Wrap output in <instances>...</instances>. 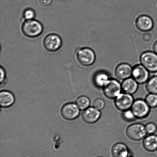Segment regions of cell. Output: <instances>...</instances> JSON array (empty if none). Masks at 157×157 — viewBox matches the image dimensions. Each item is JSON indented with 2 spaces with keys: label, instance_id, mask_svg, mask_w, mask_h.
Segmentation results:
<instances>
[{
  "label": "cell",
  "instance_id": "6da1fadb",
  "mask_svg": "<svg viewBox=\"0 0 157 157\" xmlns=\"http://www.w3.org/2000/svg\"><path fill=\"white\" fill-rule=\"evenodd\" d=\"M44 30L42 24L35 20L25 21L22 26V31L25 36L29 38H35L42 33Z\"/></svg>",
  "mask_w": 157,
  "mask_h": 157
},
{
  "label": "cell",
  "instance_id": "7a4b0ae2",
  "mask_svg": "<svg viewBox=\"0 0 157 157\" xmlns=\"http://www.w3.org/2000/svg\"><path fill=\"white\" fill-rule=\"evenodd\" d=\"M126 133L128 138L135 141L144 139L147 134L145 126L140 123L129 126L126 130Z\"/></svg>",
  "mask_w": 157,
  "mask_h": 157
},
{
  "label": "cell",
  "instance_id": "3957f363",
  "mask_svg": "<svg viewBox=\"0 0 157 157\" xmlns=\"http://www.w3.org/2000/svg\"><path fill=\"white\" fill-rule=\"evenodd\" d=\"M103 89L105 96L110 99H115L122 90L121 84L115 79H109Z\"/></svg>",
  "mask_w": 157,
  "mask_h": 157
},
{
  "label": "cell",
  "instance_id": "277c9868",
  "mask_svg": "<svg viewBox=\"0 0 157 157\" xmlns=\"http://www.w3.org/2000/svg\"><path fill=\"white\" fill-rule=\"evenodd\" d=\"M140 60L142 65L149 72H157V54L154 52L147 51L141 55Z\"/></svg>",
  "mask_w": 157,
  "mask_h": 157
},
{
  "label": "cell",
  "instance_id": "5b68a950",
  "mask_svg": "<svg viewBox=\"0 0 157 157\" xmlns=\"http://www.w3.org/2000/svg\"><path fill=\"white\" fill-rule=\"evenodd\" d=\"M150 108L145 100L137 99L134 101L131 110L136 118L144 119L148 116Z\"/></svg>",
  "mask_w": 157,
  "mask_h": 157
},
{
  "label": "cell",
  "instance_id": "8992f818",
  "mask_svg": "<svg viewBox=\"0 0 157 157\" xmlns=\"http://www.w3.org/2000/svg\"><path fill=\"white\" fill-rule=\"evenodd\" d=\"M77 57L78 62L81 65L88 67L92 65L94 63L96 57L92 49L85 47L78 51Z\"/></svg>",
  "mask_w": 157,
  "mask_h": 157
},
{
  "label": "cell",
  "instance_id": "52a82bcc",
  "mask_svg": "<svg viewBox=\"0 0 157 157\" xmlns=\"http://www.w3.org/2000/svg\"><path fill=\"white\" fill-rule=\"evenodd\" d=\"M134 101L132 95L124 92L115 98V104L117 109L123 112L131 109Z\"/></svg>",
  "mask_w": 157,
  "mask_h": 157
},
{
  "label": "cell",
  "instance_id": "ba28073f",
  "mask_svg": "<svg viewBox=\"0 0 157 157\" xmlns=\"http://www.w3.org/2000/svg\"><path fill=\"white\" fill-rule=\"evenodd\" d=\"M43 44L46 50L50 52H55L60 48L62 41L59 35L52 33L47 35L44 38Z\"/></svg>",
  "mask_w": 157,
  "mask_h": 157
},
{
  "label": "cell",
  "instance_id": "9c48e42d",
  "mask_svg": "<svg viewBox=\"0 0 157 157\" xmlns=\"http://www.w3.org/2000/svg\"><path fill=\"white\" fill-rule=\"evenodd\" d=\"M80 110L76 104L73 103H67L61 108V115L64 119L67 120H73L79 116Z\"/></svg>",
  "mask_w": 157,
  "mask_h": 157
},
{
  "label": "cell",
  "instance_id": "30bf717a",
  "mask_svg": "<svg viewBox=\"0 0 157 157\" xmlns=\"http://www.w3.org/2000/svg\"><path fill=\"white\" fill-rule=\"evenodd\" d=\"M132 76L138 84H143L149 79V72L142 65H138L133 68Z\"/></svg>",
  "mask_w": 157,
  "mask_h": 157
},
{
  "label": "cell",
  "instance_id": "8fae6325",
  "mask_svg": "<svg viewBox=\"0 0 157 157\" xmlns=\"http://www.w3.org/2000/svg\"><path fill=\"white\" fill-rule=\"evenodd\" d=\"M101 116V110L95 107H89L83 112L82 117L83 121L87 124H94L99 120Z\"/></svg>",
  "mask_w": 157,
  "mask_h": 157
},
{
  "label": "cell",
  "instance_id": "7c38bea8",
  "mask_svg": "<svg viewBox=\"0 0 157 157\" xmlns=\"http://www.w3.org/2000/svg\"><path fill=\"white\" fill-rule=\"evenodd\" d=\"M136 26L138 30L143 32L150 31L153 29V19L147 15H141L137 18Z\"/></svg>",
  "mask_w": 157,
  "mask_h": 157
},
{
  "label": "cell",
  "instance_id": "4fadbf2b",
  "mask_svg": "<svg viewBox=\"0 0 157 157\" xmlns=\"http://www.w3.org/2000/svg\"><path fill=\"white\" fill-rule=\"evenodd\" d=\"M133 68L127 63H122L118 65L115 70V74L117 77L120 80H124L132 76Z\"/></svg>",
  "mask_w": 157,
  "mask_h": 157
},
{
  "label": "cell",
  "instance_id": "5bb4252c",
  "mask_svg": "<svg viewBox=\"0 0 157 157\" xmlns=\"http://www.w3.org/2000/svg\"><path fill=\"white\" fill-rule=\"evenodd\" d=\"M15 96L12 92L7 90L2 91L0 93V105L2 108L11 107L14 103Z\"/></svg>",
  "mask_w": 157,
  "mask_h": 157
},
{
  "label": "cell",
  "instance_id": "9a60e30c",
  "mask_svg": "<svg viewBox=\"0 0 157 157\" xmlns=\"http://www.w3.org/2000/svg\"><path fill=\"white\" fill-rule=\"evenodd\" d=\"M138 84L133 78H129L124 80L122 84V90L124 93L133 95L137 91Z\"/></svg>",
  "mask_w": 157,
  "mask_h": 157
},
{
  "label": "cell",
  "instance_id": "2e32d148",
  "mask_svg": "<svg viewBox=\"0 0 157 157\" xmlns=\"http://www.w3.org/2000/svg\"><path fill=\"white\" fill-rule=\"evenodd\" d=\"M111 153L113 157H127L129 156L128 147L122 143H118L112 147Z\"/></svg>",
  "mask_w": 157,
  "mask_h": 157
},
{
  "label": "cell",
  "instance_id": "e0dca14e",
  "mask_svg": "<svg viewBox=\"0 0 157 157\" xmlns=\"http://www.w3.org/2000/svg\"><path fill=\"white\" fill-rule=\"evenodd\" d=\"M143 147L147 151L153 152L157 150V136L154 134L149 135L144 138L143 142Z\"/></svg>",
  "mask_w": 157,
  "mask_h": 157
},
{
  "label": "cell",
  "instance_id": "ac0fdd59",
  "mask_svg": "<svg viewBox=\"0 0 157 157\" xmlns=\"http://www.w3.org/2000/svg\"><path fill=\"white\" fill-rule=\"evenodd\" d=\"M109 80L108 75L105 72H100L95 75L94 78L95 85L99 88H102Z\"/></svg>",
  "mask_w": 157,
  "mask_h": 157
},
{
  "label": "cell",
  "instance_id": "d6986e66",
  "mask_svg": "<svg viewBox=\"0 0 157 157\" xmlns=\"http://www.w3.org/2000/svg\"><path fill=\"white\" fill-rule=\"evenodd\" d=\"M146 88L149 93L157 94V76L149 78L146 83Z\"/></svg>",
  "mask_w": 157,
  "mask_h": 157
},
{
  "label": "cell",
  "instance_id": "ffe728a7",
  "mask_svg": "<svg viewBox=\"0 0 157 157\" xmlns=\"http://www.w3.org/2000/svg\"><path fill=\"white\" fill-rule=\"evenodd\" d=\"M90 104V99L85 96H80L76 99V104L81 110H84L88 108Z\"/></svg>",
  "mask_w": 157,
  "mask_h": 157
},
{
  "label": "cell",
  "instance_id": "44dd1931",
  "mask_svg": "<svg viewBox=\"0 0 157 157\" xmlns=\"http://www.w3.org/2000/svg\"><path fill=\"white\" fill-rule=\"evenodd\" d=\"M145 101L151 108H156L157 107V94L149 93L146 96Z\"/></svg>",
  "mask_w": 157,
  "mask_h": 157
},
{
  "label": "cell",
  "instance_id": "7402d4cb",
  "mask_svg": "<svg viewBox=\"0 0 157 157\" xmlns=\"http://www.w3.org/2000/svg\"><path fill=\"white\" fill-rule=\"evenodd\" d=\"M122 117L124 120L128 122H132L136 118L133 112L130 109L123 112Z\"/></svg>",
  "mask_w": 157,
  "mask_h": 157
},
{
  "label": "cell",
  "instance_id": "603a6c76",
  "mask_svg": "<svg viewBox=\"0 0 157 157\" xmlns=\"http://www.w3.org/2000/svg\"><path fill=\"white\" fill-rule=\"evenodd\" d=\"M24 18L26 21L33 19L35 17V11L33 9L29 8L26 9L24 11Z\"/></svg>",
  "mask_w": 157,
  "mask_h": 157
},
{
  "label": "cell",
  "instance_id": "cb8c5ba5",
  "mask_svg": "<svg viewBox=\"0 0 157 157\" xmlns=\"http://www.w3.org/2000/svg\"><path fill=\"white\" fill-rule=\"evenodd\" d=\"M147 134H154L156 131L157 127L156 124L153 123H149L145 126Z\"/></svg>",
  "mask_w": 157,
  "mask_h": 157
},
{
  "label": "cell",
  "instance_id": "d4e9b609",
  "mask_svg": "<svg viewBox=\"0 0 157 157\" xmlns=\"http://www.w3.org/2000/svg\"><path fill=\"white\" fill-rule=\"evenodd\" d=\"M105 106V103L104 101L100 98L95 100L93 103V107L99 110H101L104 108Z\"/></svg>",
  "mask_w": 157,
  "mask_h": 157
},
{
  "label": "cell",
  "instance_id": "484cf974",
  "mask_svg": "<svg viewBox=\"0 0 157 157\" xmlns=\"http://www.w3.org/2000/svg\"><path fill=\"white\" fill-rule=\"evenodd\" d=\"M1 79H0V81H1V84H2L4 82L6 78V73L5 70L4 68L2 67H1Z\"/></svg>",
  "mask_w": 157,
  "mask_h": 157
},
{
  "label": "cell",
  "instance_id": "4316f807",
  "mask_svg": "<svg viewBox=\"0 0 157 157\" xmlns=\"http://www.w3.org/2000/svg\"><path fill=\"white\" fill-rule=\"evenodd\" d=\"M52 0H39L40 4L44 6H47L51 4Z\"/></svg>",
  "mask_w": 157,
  "mask_h": 157
},
{
  "label": "cell",
  "instance_id": "83f0119b",
  "mask_svg": "<svg viewBox=\"0 0 157 157\" xmlns=\"http://www.w3.org/2000/svg\"><path fill=\"white\" fill-rule=\"evenodd\" d=\"M151 36L150 33H146L143 36V38H144V41H147V42L151 41Z\"/></svg>",
  "mask_w": 157,
  "mask_h": 157
},
{
  "label": "cell",
  "instance_id": "f1b7e54d",
  "mask_svg": "<svg viewBox=\"0 0 157 157\" xmlns=\"http://www.w3.org/2000/svg\"><path fill=\"white\" fill-rule=\"evenodd\" d=\"M154 52L157 54V41L155 43L153 46Z\"/></svg>",
  "mask_w": 157,
  "mask_h": 157
},
{
  "label": "cell",
  "instance_id": "f546056e",
  "mask_svg": "<svg viewBox=\"0 0 157 157\" xmlns=\"http://www.w3.org/2000/svg\"><path fill=\"white\" fill-rule=\"evenodd\" d=\"M127 157H131V156H127Z\"/></svg>",
  "mask_w": 157,
  "mask_h": 157
}]
</instances>
